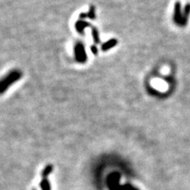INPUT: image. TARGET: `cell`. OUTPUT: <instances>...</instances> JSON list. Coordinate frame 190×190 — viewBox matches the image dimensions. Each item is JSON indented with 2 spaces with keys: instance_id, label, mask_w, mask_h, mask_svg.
Wrapping results in <instances>:
<instances>
[{
  "instance_id": "cell-1",
  "label": "cell",
  "mask_w": 190,
  "mask_h": 190,
  "mask_svg": "<svg viewBox=\"0 0 190 190\" xmlns=\"http://www.w3.org/2000/svg\"><path fill=\"white\" fill-rule=\"evenodd\" d=\"M21 78H22V73L20 71H11L9 75H7V76H6L1 81V85H0V92H1V94H3L11 84L20 79Z\"/></svg>"
},
{
  "instance_id": "cell-2",
  "label": "cell",
  "mask_w": 190,
  "mask_h": 190,
  "mask_svg": "<svg viewBox=\"0 0 190 190\" xmlns=\"http://www.w3.org/2000/svg\"><path fill=\"white\" fill-rule=\"evenodd\" d=\"M182 13H181V3L179 2H177L175 3L174 9V15H173V20L177 24H180L182 21Z\"/></svg>"
},
{
  "instance_id": "cell-3",
  "label": "cell",
  "mask_w": 190,
  "mask_h": 190,
  "mask_svg": "<svg viewBox=\"0 0 190 190\" xmlns=\"http://www.w3.org/2000/svg\"><path fill=\"white\" fill-rule=\"evenodd\" d=\"M86 27H91L90 23L87 22H85V21L79 20L78 22H76V30L79 32L80 34H83V31L84 29H86Z\"/></svg>"
},
{
  "instance_id": "cell-4",
  "label": "cell",
  "mask_w": 190,
  "mask_h": 190,
  "mask_svg": "<svg viewBox=\"0 0 190 190\" xmlns=\"http://www.w3.org/2000/svg\"><path fill=\"white\" fill-rule=\"evenodd\" d=\"M117 45V40L115 39V38H113V39H110L108 41H106V42H105V43L101 45V50H102L103 51H108L109 49H110V48L115 47Z\"/></svg>"
},
{
  "instance_id": "cell-5",
  "label": "cell",
  "mask_w": 190,
  "mask_h": 190,
  "mask_svg": "<svg viewBox=\"0 0 190 190\" xmlns=\"http://www.w3.org/2000/svg\"><path fill=\"white\" fill-rule=\"evenodd\" d=\"M75 56H76V60L78 62L81 63V54H80V42H78L76 45H75Z\"/></svg>"
},
{
  "instance_id": "cell-6",
  "label": "cell",
  "mask_w": 190,
  "mask_h": 190,
  "mask_svg": "<svg viewBox=\"0 0 190 190\" xmlns=\"http://www.w3.org/2000/svg\"><path fill=\"white\" fill-rule=\"evenodd\" d=\"M92 36L93 40L95 45L100 43V39H99V34H98V29L95 27H92Z\"/></svg>"
},
{
  "instance_id": "cell-7",
  "label": "cell",
  "mask_w": 190,
  "mask_h": 190,
  "mask_svg": "<svg viewBox=\"0 0 190 190\" xmlns=\"http://www.w3.org/2000/svg\"><path fill=\"white\" fill-rule=\"evenodd\" d=\"M80 54H81V63H85L86 61V51H85V48H84V45H82L80 42Z\"/></svg>"
},
{
  "instance_id": "cell-8",
  "label": "cell",
  "mask_w": 190,
  "mask_h": 190,
  "mask_svg": "<svg viewBox=\"0 0 190 190\" xmlns=\"http://www.w3.org/2000/svg\"><path fill=\"white\" fill-rule=\"evenodd\" d=\"M88 17L90 19H94L96 15H95V7L94 6H91L89 10V12L87 13Z\"/></svg>"
},
{
  "instance_id": "cell-9",
  "label": "cell",
  "mask_w": 190,
  "mask_h": 190,
  "mask_svg": "<svg viewBox=\"0 0 190 190\" xmlns=\"http://www.w3.org/2000/svg\"><path fill=\"white\" fill-rule=\"evenodd\" d=\"M91 51H92L94 55H97L98 54V48H97V47L95 45H92L91 46Z\"/></svg>"
},
{
  "instance_id": "cell-10",
  "label": "cell",
  "mask_w": 190,
  "mask_h": 190,
  "mask_svg": "<svg viewBox=\"0 0 190 190\" xmlns=\"http://www.w3.org/2000/svg\"><path fill=\"white\" fill-rule=\"evenodd\" d=\"M88 17V14H86V13H81V14H79V19H80V20L86 18V17Z\"/></svg>"
}]
</instances>
